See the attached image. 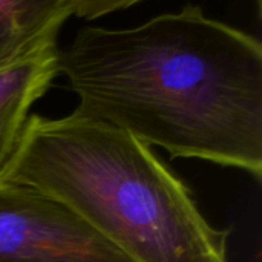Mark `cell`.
I'll list each match as a JSON object with an SVG mask.
<instances>
[{
    "instance_id": "1",
    "label": "cell",
    "mask_w": 262,
    "mask_h": 262,
    "mask_svg": "<svg viewBox=\"0 0 262 262\" xmlns=\"http://www.w3.org/2000/svg\"><path fill=\"white\" fill-rule=\"evenodd\" d=\"M58 72L75 114L127 132L172 158L239 169L262 180V45L203 8L132 28H80Z\"/></svg>"
},
{
    "instance_id": "3",
    "label": "cell",
    "mask_w": 262,
    "mask_h": 262,
    "mask_svg": "<svg viewBox=\"0 0 262 262\" xmlns=\"http://www.w3.org/2000/svg\"><path fill=\"white\" fill-rule=\"evenodd\" d=\"M0 262H132L66 207L0 181Z\"/></svg>"
},
{
    "instance_id": "2",
    "label": "cell",
    "mask_w": 262,
    "mask_h": 262,
    "mask_svg": "<svg viewBox=\"0 0 262 262\" xmlns=\"http://www.w3.org/2000/svg\"><path fill=\"white\" fill-rule=\"evenodd\" d=\"M0 181L61 204L129 261L229 262L230 230L207 221L152 147L106 123L31 114Z\"/></svg>"
},
{
    "instance_id": "5",
    "label": "cell",
    "mask_w": 262,
    "mask_h": 262,
    "mask_svg": "<svg viewBox=\"0 0 262 262\" xmlns=\"http://www.w3.org/2000/svg\"><path fill=\"white\" fill-rule=\"evenodd\" d=\"M138 0H0V51L17 46L71 17L97 18L135 6Z\"/></svg>"
},
{
    "instance_id": "4",
    "label": "cell",
    "mask_w": 262,
    "mask_h": 262,
    "mask_svg": "<svg viewBox=\"0 0 262 262\" xmlns=\"http://www.w3.org/2000/svg\"><path fill=\"white\" fill-rule=\"evenodd\" d=\"M52 25L29 40L0 51V172L12 157L34 104L58 72V34Z\"/></svg>"
}]
</instances>
